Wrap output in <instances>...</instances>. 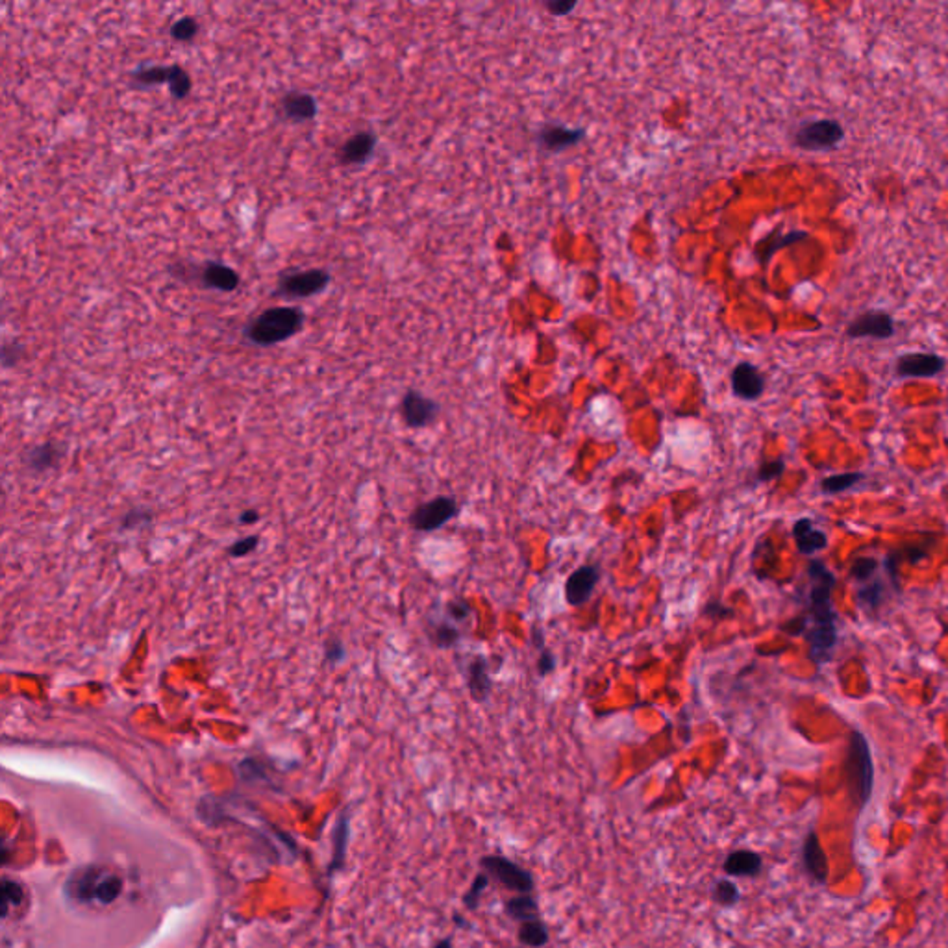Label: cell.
Masks as SVG:
<instances>
[{
    "label": "cell",
    "mask_w": 948,
    "mask_h": 948,
    "mask_svg": "<svg viewBox=\"0 0 948 948\" xmlns=\"http://www.w3.org/2000/svg\"><path fill=\"white\" fill-rule=\"evenodd\" d=\"M454 922H456L458 926H461V928H467V922H466V921H463V919H461V915H458V913L454 915Z\"/></svg>",
    "instance_id": "obj_43"
},
{
    "label": "cell",
    "mask_w": 948,
    "mask_h": 948,
    "mask_svg": "<svg viewBox=\"0 0 948 948\" xmlns=\"http://www.w3.org/2000/svg\"><path fill=\"white\" fill-rule=\"evenodd\" d=\"M304 312L295 306H273L261 312L245 327V337L252 345L273 347L297 335L304 327Z\"/></svg>",
    "instance_id": "obj_3"
},
{
    "label": "cell",
    "mask_w": 948,
    "mask_h": 948,
    "mask_svg": "<svg viewBox=\"0 0 948 948\" xmlns=\"http://www.w3.org/2000/svg\"><path fill=\"white\" fill-rule=\"evenodd\" d=\"M763 869V859L752 851H734L726 856L722 871L734 878H756Z\"/></svg>",
    "instance_id": "obj_22"
},
{
    "label": "cell",
    "mask_w": 948,
    "mask_h": 948,
    "mask_svg": "<svg viewBox=\"0 0 948 948\" xmlns=\"http://www.w3.org/2000/svg\"><path fill=\"white\" fill-rule=\"evenodd\" d=\"M793 537L802 556H813L829 547V536L819 530L812 519H798L793 524Z\"/></svg>",
    "instance_id": "obj_19"
},
{
    "label": "cell",
    "mask_w": 948,
    "mask_h": 948,
    "mask_svg": "<svg viewBox=\"0 0 948 948\" xmlns=\"http://www.w3.org/2000/svg\"><path fill=\"white\" fill-rule=\"evenodd\" d=\"M64 893L71 902L76 904L98 902L108 906L123 893V878L103 869V867H82V869L71 873L64 885Z\"/></svg>",
    "instance_id": "obj_2"
},
{
    "label": "cell",
    "mask_w": 948,
    "mask_h": 948,
    "mask_svg": "<svg viewBox=\"0 0 948 948\" xmlns=\"http://www.w3.org/2000/svg\"><path fill=\"white\" fill-rule=\"evenodd\" d=\"M439 406L419 391H408L400 402V415L410 428H425L435 420Z\"/></svg>",
    "instance_id": "obj_13"
},
{
    "label": "cell",
    "mask_w": 948,
    "mask_h": 948,
    "mask_svg": "<svg viewBox=\"0 0 948 948\" xmlns=\"http://www.w3.org/2000/svg\"><path fill=\"white\" fill-rule=\"evenodd\" d=\"M256 547H258V537L250 536V537H245V539L237 541L235 544H232V547L228 549V552L234 558H241V556H247L249 552H252Z\"/></svg>",
    "instance_id": "obj_36"
},
{
    "label": "cell",
    "mask_w": 948,
    "mask_h": 948,
    "mask_svg": "<svg viewBox=\"0 0 948 948\" xmlns=\"http://www.w3.org/2000/svg\"><path fill=\"white\" fill-rule=\"evenodd\" d=\"M836 576L821 559H812L808 565V593H805V613L800 620V630L810 643V654L815 663H826L834 656L837 644V613L832 593Z\"/></svg>",
    "instance_id": "obj_1"
},
{
    "label": "cell",
    "mask_w": 948,
    "mask_h": 948,
    "mask_svg": "<svg viewBox=\"0 0 948 948\" xmlns=\"http://www.w3.org/2000/svg\"><path fill=\"white\" fill-rule=\"evenodd\" d=\"M58 449L52 445H42L30 451L28 454V466L34 471H45L49 467H54L58 463Z\"/></svg>",
    "instance_id": "obj_30"
},
{
    "label": "cell",
    "mask_w": 948,
    "mask_h": 948,
    "mask_svg": "<svg viewBox=\"0 0 948 948\" xmlns=\"http://www.w3.org/2000/svg\"><path fill=\"white\" fill-rule=\"evenodd\" d=\"M132 84L135 88H149L158 84H167L174 98L181 100L191 93L193 80L189 73L181 66H152L141 67L132 73Z\"/></svg>",
    "instance_id": "obj_8"
},
{
    "label": "cell",
    "mask_w": 948,
    "mask_h": 948,
    "mask_svg": "<svg viewBox=\"0 0 948 948\" xmlns=\"http://www.w3.org/2000/svg\"><path fill=\"white\" fill-rule=\"evenodd\" d=\"M544 6H547L556 15H565V13H569L576 6V3H569V0H563V3H547Z\"/></svg>",
    "instance_id": "obj_40"
},
{
    "label": "cell",
    "mask_w": 948,
    "mask_h": 948,
    "mask_svg": "<svg viewBox=\"0 0 948 948\" xmlns=\"http://www.w3.org/2000/svg\"><path fill=\"white\" fill-rule=\"evenodd\" d=\"M434 948H452V937H443V939H439V941L434 944Z\"/></svg>",
    "instance_id": "obj_42"
},
{
    "label": "cell",
    "mask_w": 948,
    "mask_h": 948,
    "mask_svg": "<svg viewBox=\"0 0 948 948\" xmlns=\"http://www.w3.org/2000/svg\"><path fill=\"white\" fill-rule=\"evenodd\" d=\"M895 332V317L885 310H867L856 315L844 330L849 339H890Z\"/></svg>",
    "instance_id": "obj_11"
},
{
    "label": "cell",
    "mask_w": 948,
    "mask_h": 948,
    "mask_svg": "<svg viewBox=\"0 0 948 948\" xmlns=\"http://www.w3.org/2000/svg\"><path fill=\"white\" fill-rule=\"evenodd\" d=\"M21 354H23V347L19 345V343H6L4 349H3L4 367L15 366V363L19 361V358H21Z\"/></svg>",
    "instance_id": "obj_37"
},
{
    "label": "cell",
    "mask_w": 948,
    "mask_h": 948,
    "mask_svg": "<svg viewBox=\"0 0 948 948\" xmlns=\"http://www.w3.org/2000/svg\"><path fill=\"white\" fill-rule=\"evenodd\" d=\"M458 512L459 508L454 497H435L412 512L410 524L417 532H434L445 527L449 520L458 515Z\"/></svg>",
    "instance_id": "obj_10"
},
{
    "label": "cell",
    "mask_w": 948,
    "mask_h": 948,
    "mask_svg": "<svg viewBox=\"0 0 948 948\" xmlns=\"http://www.w3.org/2000/svg\"><path fill=\"white\" fill-rule=\"evenodd\" d=\"M482 873H486L493 882H497L502 890L515 891L519 895H532L536 890L534 876L522 869V867L508 858L489 854L478 861Z\"/></svg>",
    "instance_id": "obj_6"
},
{
    "label": "cell",
    "mask_w": 948,
    "mask_h": 948,
    "mask_svg": "<svg viewBox=\"0 0 948 948\" xmlns=\"http://www.w3.org/2000/svg\"><path fill=\"white\" fill-rule=\"evenodd\" d=\"M732 391L741 400H758L765 391V378L749 361H741L732 371Z\"/></svg>",
    "instance_id": "obj_15"
},
{
    "label": "cell",
    "mask_w": 948,
    "mask_h": 948,
    "mask_svg": "<svg viewBox=\"0 0 948 948\" xmlns=\"http://www.w3.org/2000/svg\"><path fill=\"white\" fill-rule=\"evenodd\" d=\"M712 898L719 906H736L739 902V898H741L739 887L732 880L722 878V880L715 882L713 890H712Z\"/></svg>",
    "instance_id": "obj_29"
},
{
    "label": "cell",
    "mask_w": 948,
    "mask_h": 948,
    "mask_svg": "<svg viewBox=\"0 0 948 948\" xmlns=\"http://www.w3.org/2000/svg\"><path fill=\"white\" fill-rule=\"evenodd\" d=\"M598 578L600 573L597 567H593V565H582V567H578L567 578V582H565V600H567L571 606L586 604L597 588Z\"/></svg>",
    "instance_id": "obj_14"
},
{
    "label": "cell",
    "mask_w": 948,
    "mask_h": 948,
    "mask_svg": "<svg viewBox=\"0 0 948 948\" xmlns=\"http://www.w3.org/2000/svg\"><path fill=\"white\" fill-rule=\"evenodd\" d=\"M783 471H785V461L782 458L780 459H769V461H765L759 466L756 480L758 482H771V480L780 478Z\"/></svg>",
    "instance_id": "obj_34"
},
{
    "label": "cell",
    "mask_w": 948,
    "mask_h": 948,
    "mask_svg": "<svg viewBox=\"0 0 948 948\" xmlns=\"http://www.w3.org/2000/svg\"><path fill=\"white\" fill-rule=\"evenodd\" d=\"M376 147V135L369 130L358 132L351 135L345 143L339 147L337 158L341 166H359L373 156Z\"/></svg>",
    "instance_id": "obj_16"
},
{
    "label": "cell",
    "mask_w": 948,
    "mask_h": 948,
    "mask_svg": "<svg viewBox=\"0 0 948 948\" xmlns=\"http://www.w3.org/2000/svg\"><path fill=\"white\" fill-rule=\"evenodd\" d=\"M586 135L583 128H567V127H544L539 132V143L547 150H563L571 145H576Z\"/></svg>",
    "instance_id": "obj_23"
},
{
    "label": "cell",
    "mask_w": 948,
    "mask_h": 948,
    "mask_svg": "<svg viewBox=\"0 0 948 948\" xmlns=\"http://www.w3.org/2000/svg\"><path fill=\"white\" fill-rule=\"evenodd\" d=\"M537 669H539L541 676H547L556 669V659H554V656H552V652L549 649H541Z\"/></svg>",
    "instance_id": "obj_38"
},
{
    "label": "cell",
    "mask_w": 948,
    "mask_h": 948,
    "mask_svg": "<svg viewBox=\"0 0 948 948\" xmlns=\"http://www.w3.org/2000/svg\"><path fill=\"white\" fill-rule=\"evenodd\" d=\"M432 639L435 643V647L449 649V647H454V644H458V641L461 639V634L454 627V624L439 622L432 628Z\"/></svg>",
    "instance_id": "obj_32"
},
{
    "label": "cell",
    "mask_w": 948,
    "mask_h": 948,
    "mask_svg": "<svg viewBox=\"0 0 948 948\" xmlns=\"http://www.w3.org/2000/svg\"><path fill=\"white\" fill-rule=\"evenodd\" d=\"M489 882H491V878L486 873H480V875L474 876V880L471 883V890L466 895H463V906H466L469 912L476 910L478 904H480V897H482L483 891H486V887L489 885Z\"/></svg>",
    "instance_id": "obj_33"
},
{
    "label": "cell",
    "mask_w": 948,
    "mask_h": 948,
    "mask_svg": "<svg viewBox=\"0 0 948 948\" xmlns=\"http://www.w3.org/2000/svg\"><path fill=\"white\" fill-rule=\"evenodd\" d=\"M946 369V359L936 352H906L895 361L898 378H934Z\"/></svg>",
    "instance_id": "obj_12"
},
{
    "label": "cell",
    "mask_w": 948,
    "mask_h": 948,
    "mask_svg": "<svg viewBox=\"0 0 948 948\" xmlns=\"http://www.w3.org/2000/svg\"><path fill=\"white\" fill-rule=\"evenodd\" d=\"M198 280L203 281V286L215 291L232 293L239 288V274L230 266L220 264V261H206V264L198 271Z\"/></svg>",
    "instance_id": "obj_17"
},
{
    "label": "cell",
    "mask_w": 948,
    "mask_h": 948,
    "mask_svg": "<svg viewBox=\"0 0 948 948\" xmlns=\"http://www.w3.org/2000/svg\"><path fill=\"white\" fill-rule=\"evenodd\" d=\"M469 613V606L466 602H459V600H452L447 604V615L451 619H456V620H463L467 617Z\"/></svg>",
    "instance_id": "obj_39"
},
{
    "label": "cell",
    "mask_w": 948,
    "mask_h": 948,
    "mask_svg": "<svg viewBox=\"0 0 948 948\" xmlns=\"http://www.w3.org/2000/svg\"><path fill=\"white\" fill-rule=\"evenodd\" d=\"M198 30H200V27H198L197 19L188 15V17H180L178 21H174L169 32H171V37L176 39V42L189 43L198 35Z\"/></svg>",
    "instance_id": "obj_31"
},
{
    "label": "cell",
    "mask_w": 948,
    "mask_h": 948,
    "mask_svg": "<svg viewBox=\"0 0 948 948\" xmlns=\"http://www.w3.org/2000/svg\"><path fill=\"white\" fill-rule=\"evenodd\" d=\"M519 941H520V944H524L527 948H541V946H544L549 943L547 926L541 922V919L522 922L519 926Z\"/></svg>",
    "instance_id": "obj_26"
},
{
    "label": "cell",
    "mask_w": 948,
    "mask_h": 948,
    "mask_svg": "<svg viewBox=\"0 0 948 948\" xmlns=\"http://www.w3.org/2000/svg\"><path fill=\"white\" fill-rule=\"evenodd\" d=\"M349 817L341 815L334 826L332 832V859L328 863V875H334L345 867L347 858V844H349Z\"/></svg>",
    "instance_id": "obj_24"
},
{
    "label": "cell",
    "mask_w": 948,
    "mask_h": 948,
    "mask_svg": "<svg viewBox=\"0 0 948 948\" xmlns=\"http://www.w3.org/2000/svg\"><path fill=\"white\" fill-rule=\"evenodd\" d=\"M23 900H25L23 885L19 882H15V880L4 878L3 880V897H0V906H3V919L8 917L10 907L23 904Z\"/></svg>",
    "instance_id": "obj_28"
},
{
    "label": "cell",
    "mask_w": 948,
    "mask_h": 948,
    "mask_svg": "<svg viewBox=\"0 0 948 948\" xmlns=\"http://www.w3.org/2000/svg\"><path fill=\"white\" fill-rule=\"evenodd\" d=\"M493 682L489 676V665L483 656H474L467 665V690L474 702H486L491 695Z\"/></svg>",
    "instance_id": "obj_20"
},
{
    "label": "cell",
    "mask_w": 948,
    "mask_h": 948,
    "mask_svg": "<svg viewBox=\"0 0 948 948\" xmlns=\"http://www.w3.org/2000/svg\"><path fill=\"white\" fill-rule=\"evenodd\" d=\"M328 284L330 273L327 269L291 271L280 278L276 293L288 298H308L325 291Z\"/></svg>",
    "instance_id": "obj_9"
},
{
    "label": "cell",
    "mask_w": 948,
    "mask_h": 948,
    "mask_svg": "<svg viewBox=\"0 0 948 948\" xmlns=\"http://www.w3.org/2000/svg\"><path fill=\"white\" fill-rule=\"evenodd\" d=\"M504 910H506V915L510 919L520 924L528 921H537L541 915L537 900L532 895H517V897L508 898L506 904H504Z\"/></svg>",
    "instance_id": "obj_25"
},
{
    "label": "cell",
    "mask_w": 948,
    "mask_h": 948,
    "mask_svg": "<svg viewBox=\"0 0 948 948\" xmlns=\"http://www.w3.org/2000/svg\"><path fill=\"white\" fill-rule=\"evenodd\" d=\"M280 110L293 123H306L317 115V100L306 91H288L280 100Z\"/></svg>",
    "instance_id": "obj_18"
},
{
    "label": "cell",
    "mask_w": 948,
    "mask_h": 948,
    "mask_svg": "<svg viewBox=\"0 0 948 948\" xmlns=\"http://www.w3.org/2000/svg\"><path fill=\"white\" fill-rule=\"evenodd\" d=\"M846 776H849V790L856 805L863 808L873 793L875 767L869 744H867L859 732H854L851 737L849 756H846Z\"/></svg>",
    "instance_id": "obj_4"
},
{
    "label": "cell",
    "mask_w": 948,
    "mask_h": 948,
    "mask_svg": "<svg viewBox=\"0 0 948 948\" xmlns=\"http://www.w3.org/2000/svg\"><path fill=\"white\" fill-rule=\"evenodd\" d=\"M258 519H259V515H258L254 510H249V512H245L243 515L239 517V520H241V522H245V524H252V522H256Z\"/></svg>",
    "instance_id": "obj_41"
},
{
    "label": "cell",
    "mask_w": 948,
    "mask_h": 948,
    "mask_svg": "<svg viewBox=\"0 0 948 948\" xmlns=\"http://www.w3.org/2000/svg\"><path fill=\"white\" fill-rule=\"evenodd\" d=\"M805 237H808V234H805V232H798V230L782 235L780 239L775 241L773 245H769L767 249H765V254L761 256V261H767L778 249H783V247H790V245H793V243H798V241H802V239H805Z\"/></svg>",
    "instance_id": "obj_35"
},
{
    "label": "cell",
    "mask_w": 948,
    "mask_h": 948,
    "mask_svg": "<svg viewBox=\"0 0 948 948\" xmlns=\"http://www.w3.org/2000/svg\"><path fill=\"white\" fill-rule=\"evenodd\" d=\"M863 478H865L863 473H843V474L826 476L821 482V491L824 495H839L846 489L858 486Z\"/></svg>",
    "instance_id": "obj_27"
},
{
    "label": "cell",
    "mask_w": 948,
    "mask_h": 948,
    "mask_svg": "<svg viewBox=\"0 0 948 948\" xmlns=\"http://www.w3.org/2000/svg\"><path fill=\"white\" fill-rule=\"evenodd\" d=\"M802 863L804 869L815 882L824 883L829 878V861L822 852V846L815 832H810L802 844Z\"/></svg>",
    "instance_id": "obj_21"
},
{
    "label": "cell",
    "mask_w": 948,
    "mask_h": 948,
    "mask_svg": "<svg viewBox=\"0 0 948 948\" xmlns=\"http://www.w3.org/2000/svg\"><path fill=\"white\" fill-rule=\"evenodd\" d=\"M844 139V128L836 119H817L802 123L793 134V145L805 152L834 150Z\"/></svg>",
    "instance_id": "obj_7"
},
{
    "label": "cell",
    "mask_w": 948,
    "mask_h": 948,
    "mask_svg": "<svg viewBox=\"0 0 948 948\" xmlns=\"http://www.w3.org/2000/svg\"><path fill=\"white\" fill-rule=\"evenodd\" d=\"M882 569H880V563L875 559V558H867V556H861V558H856L852 569H851V574L852 578L856 580L858 583V602L861 604V608L867 610L869 613H876L880 610L882 604L885 602L887 595H890V588H887V580H895L893 576H880Z\"/></svg>",
    "instance_id": "obj_5"
}]
</instances>
